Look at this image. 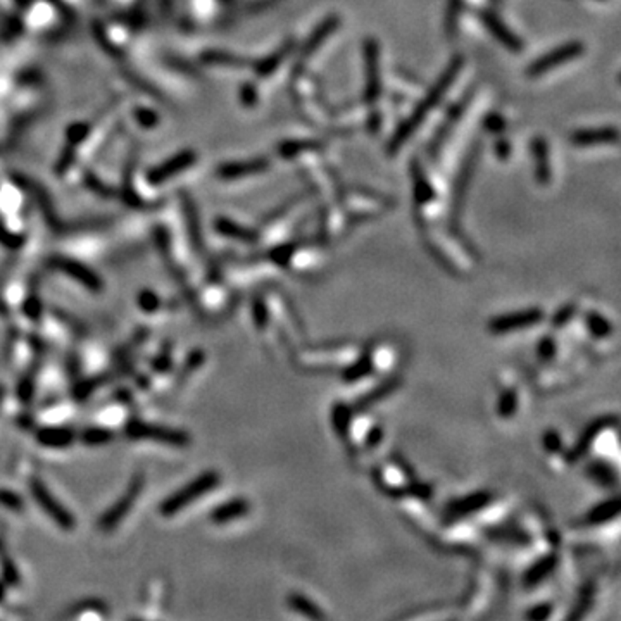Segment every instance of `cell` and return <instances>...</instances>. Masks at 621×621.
<instances>
[{"instance_id":"cell-6","label":"cell","mask_w":621,"mask_h":621,"mask_svg":"<svg viewBox=\"0 0 621 621\" xmlns=\"http://www.w3.org/2000/svg\"><path fill=\"white\" fill-rule=\"evenodd\" d=\"M357 356V350L354 347H333V349H318V350H304L302 352V368L304 370H330L339 368L344 364L352 363Z\"/></svg>"},{"instance_id":"cell-36","label":"cell","mask_w":621,"mask_h":621,"mask_svg":"<svg viewBox=\"0 0 621 621\" xmlns=\"http://www.w3.org/2000/svg\"><path fill=\"white\" fill-rule=\"evenodd\" d=\"M552 614V606L551 604H544V606H535L530 613L527 614L528 618L531 620H544V618H549Z\"/></svg>"},{"instance_id":"cell-3","label":"cell","mask_w":621,"mask_h":621,"mask_svg":"<svg viewBox=\"0 0 621 621\" xmlns=\"http://www.w3.org/2000/svg\"><path fill=\"white\" fill-rule=\"evenodd\" d=\"M373 480L381 492L388 496H404L411 485V473L404 468L401 459L385 461L373 470Z\"/></svg>"},{"instance_id":"cell-7","label":"cell","mask_w":621,"mask_h":621,"mask_svg":"<svg viewBox=\"0 0 621 621\" xmlns=\"http://www.w3.org/2000/svg\"><path fill=\"white\" fill-rule=\"evenodd\" d=\"M583 50H585V47L580 42H569L566 43V45L558 47V49L551 50V52H547L544 57H540V59L534 61V63L528 66L527 74L531 78L542 76V74L549 73V71L561 66V64L571 63V61L578 59L583 54Z\"/></svg>"},{"instance_id":"cell-24","label":"cell","mask_w":621,"mask_h":621,"mask_svg":"<svg viewBox=\"0 0 621 621\" xmlns=\"http://www.w3.org/2000/svg\"><path fill=\"white\" fill-rule=\"evenodd\" d=\"M466 104H468V97L464 98V101H461L459 104L454 105V107L450 109L449 116H447V118H445L443 125L440 126L439 133H436L435 140H433V150L439 149L440 143H442V140H445V136L449 135V131H450V129H452V126L456 125L457 121H459V118H461V116H463V111H464V107H466Z\"/></svg>"},{"instance_id":"cell-11","label":"cell","mask_w":621,"mask_h":621,"mask_svg":"<svg viewBox=\"0 0 621 621\" xmlns=\"http://www.w3.org/2000/svg\"><path fill=\"white\" fill-rule=\"evenodd\" d=\"M399 350L394 344L390 342H377L366 354L364 359L370 364L373 375H388L395 366H397Z\"/></svg>"},{"instance_id":"cell-34","label":"cell","mask_w":621,"mask_h":621,"mask_svg":"<svg viewBox=\"0 0 621 621\" xmlns=\"http://www.w3.org/2000/svg\"><path fill=\"white\" fill-rule=\"evenodd\" d=\"M0 503L4 504V506L11 507V509H21L23 507V501L19 499V496L8 492V490H0Z\"/></svg>"},{"instance_id":"cell-14","label":"cell","mask_w":621,"mask_h":621,"mask_svg":"<svg viewBox=\"0 0 621 621\" xmlns=\"http://www.w3.org/2000/svg\"><path fill=\"white\" fill-rule=\"evenodd\" d=\"M531 154L535 159V171L537 182L540 185H547L551 182V166H549V147L542 136H535L531 142Z\"/></svg>"},{"instance_id":"cell-10","label":"cell","mask_w":621,"mask_h":621,"mask_svg":"<svg viewBox=\"0 0 621 621\" xmlns=\"http://www.w3.org/2000/svg\"><path fill=\"white\" fill-rule=\"evenodd\" d=\"M364 59H366V92L364 97L370 104L380 97V50L377 40H366L364 43Z\"/></svg>"},{"instance_id":"cell-33","label":"cell","mask_w":621,"mask_h":621,"mask_svg":"<svg viewBox=\"0 0 621 621\" xmlns=\"http://www.w3.org/2000/svg\"><path fill=\"white\" fill-rule=\"evenodd\" d=\"M138 302H140L138 306L142 307L143 310H147V313H150V310H156V309H158V306H159L158 297L154 295V293H150V292H142V293H140Z\"/></svg>"},{"instance_id":"cell-15","label":"cell","mask_w":621,"mask_h":621,"mask_svg":"<svg viewBox=\"0 0 621 621\" xmlns=\"http://www.w3.org/2000/svg\"><path fill=\"white\" fill-rule=\"evenodd\" d=\"M492 501L490 494L487 492H480V494H473V496L466 497V499H461V501H454V503L449 504V514L450 516L457 518V516H468L470 513H476L478 514L480 509L487 506V504Z\"/></svg>"},{"instance_id":"cell-26","label":"cell","mask_w":621,"mask_h":621,"mask_svg":"<svg viewBox=\"0 0 621 621\" xmlns=\"http://www.w3.org/2000/svg\"><path fill=\"white\" fill-rule=\"evenodd\" d=\"M561 349L562 346L559 344V340L556 337H544L540 340L537 347V354L542 361L545 363H554V361L559 359L561 356Z\"/></svg>"},{"instance_id":"cell-18","label":"cell","mask_w":621,"mask_h":621,"mask_svg":"<svg viewBox=\"0 0 621 621\" xmlns=\"http://www.w3.org/2000/svg\"><path fill=\"white\" fill-rule=\"evenodd\" d=\"M443 540L449 542L452 547H473L478 542V534L472 525H456L450 527L443 535Z\"/></svg>"},{"instance_id":"cell-23","label":"cell","mask_w":621,"mask_h":621,"mask_svg":"<svg viewBox=\"0 0 621 621\" xmlns=\"http://www.w3.org/2000/svg\"><path fill=\"white\" fill-rule=\"evenodd\" d=\"M61 268H63L66 273H70V275L73 276V278H76L80 283H83L85 286H88L90 290H94V292H101V288H102L101 282H98L97 276H95L94 273L88 271L87 268H81V266L74 264V262H70V261H64L63 264H61Z\"/></svg>"},{"instance_id":"cell-32","label":"cell","mask_w":621,"mask_h":621,"mask_svg":"<svg viewBox=\"0 0 621 621\" xmlns=\"http://www.w3.org/2000/svg\"><path fill=\"white\" fill-rule=\"evenodd\" d=\"M433 197L435 196H433L432 185H430L428 180H425V176L416 168V199H418V204L432 202Z\"/></svg>"},{"instance_id":"cell-1","label":"cell","mask_w":621,"mask_h":621,"mask_svg":"<svg viewBox=\"0 0 621 621\" xmlns=\"http://www.w3.org/2000/svg\"><path fill=\"white\" fill-rule=\"evenodd\" d=\"M463 63L464 61L461 56L454 57V59L450 61V64L447 66L445 73H443L442 76L439 78V81H436V83L430 88L428 95H426V97L419 102L418 107L414 109V112H412V114L409 116V118L406 119L401 126H399L397 131L394 133L390 143H388V152L390 154L397 152V150L401 149L406 142H408L409 136H411L412 133H414L416 129L421 126V123L425 121L426 116H428L430 112H432L433 109L439 105V102L445 97V94L449 92V88L452 87V83L456 81L457 74H459L461 67H463Z\"/></svg>"},{"instance_id":"cell-37","label":"cell","mask_w":621,"mask_h":621,"mask_svg":"<svg viewBox=\"0 0 621 621\" xmlns=\"http://www.w3.org/2000/svg\"><path fill=\"white\" fill-rule=\"evenodd\" d=\"M496 154L501 159H507V156L511 154V143L506 142V140H497Z\"/></svg>"},{"instance_id":"cell-16","label":"cell","mask_w":621,"mask_h":621,"mask_svg":"<svg viewBox=\"0 0 621 621\" xmlns=\"http://www.w3.org/2000/svg\"><path fill=\"white\" fill-rule=\"evenodd\" d=\"M251 509V504L245 499H233L230 503H224L223 506H218L216 509L211 514V520L218 525L230 523V521L238 520V518L245 516Z\"/></svg>"},{"instance_id":"cell-30","label":"cell","mask_w":621,"mask_h":621,"mask_svg":"<svg viewBox=\"0 0 621 621\" xmlns=\"http://www.w3.org/2000/svg\"><path fill=\"white\" fill-rule=\"evenodd\" d=\"M112 439V433L104 428H88L81 433V442L87 445H104Z\"/></svg>"},{"instance_id":"cell-2","label":"cell","mask_w":621,"mask_h":621,"mask_svg":"<svg viewBox=\"0 0 621 621\" xmlns=\"http://www.w3.org/2000/svg\"><path fill=\"white\" fill-rule=\"evenodd\" d=\"M218 483H220V475H218L216 472L202 473V475L197 476L196 480H192L189 485H185L183 489L176 490L173 496H169L168 499L159 506V513L166 518L175 516L176 513H180L183 507L192 504L193 501L199 499L200 496H204V494L216 489Z\"/></svg>"},{"instance_id":"cell-9","label":"cell","mask_w":621,"mask_h":621,"mask_svg":"<svg viewBox=\"0 0 621 621\" xmlns=\"http://www.w3.org/2000/svg\"><path fill=\"white\" fill-rule=\"evenodd\" d=\"M542 319H544V313L540 309H537V307H531V309L516 310V313H511V315L494 318L489 323V328L496 335H504V333L516 332V330L521 328H530V326L540 323Z\"/></svg>"},{"instance_id":"cell-28","label":"cell","mask_w":621,"mask_h":621,"mask_svg":"<svg viewBox=\"0 0 621 621\" xmlns=\"http://www.w3.org/2000/svg\"><path fill=\"white\" fill-rule=\"evenodd\" d=\"M556 562H558V559H556V556H552V554L542 559V561L538 562V565L530 571V575H528V582H530L531 585H537L538 582H542L544 576H547L549 573H552Z\"/></svg>"},{"instance_id":"cell-31","label":"cell","mask_w":621,"mask_h":621,"mask_svg":"<svg viewBox=\"0 0 621 621\" xmlns=\"http://www.w3.org/2000/svg\"><path fill=\"white\" fill-rule=\"evenodd\" d=\"M461 4H463V0H449V4H447L445 30H447V35L449 36L456 35L457 19H459V12H461Z\"/></svg>"},{"instance_id":"cell-8","label":"cell","mask_w":621,"mask_h":621,"mask_svg":"<svg viewBox=\"0 0 621 621\" xmlns=\"http://www.w3.org/2000/svg\"><path fill=\"white\" fill-rule=\"evenodd\" d=\"M32 494L33 499L36 501L40 507L45 511V514L49 518H52L57 525H59L63 530H73L74 528V518L71 516L70 511L49 492L43 482L40 480H33L32 482Z\"/></svg>"},{"instance_id":"cell-20","label":"cell","mask_w":621,"mask_h":621,"mask_svg":"<svg viewBox=\"0 0 621 621\" xmlns=\"http://www.w3.org/2000/svg\"><path fill=\"white\" fill-rule=\"evenodd\" d=\"M520 409V394L514 385H507L506 390L501 394L499 402H497V414L504 419H511L516 416Z\"/></svg>"},{"instance_id":"cell-21","label":"cell","mask_w":621,"mask_h":621,"mask_svg":"<svg viewBox=\"0 0 621 621\" xmlns=\"http://www.w3.org/2000/svg\"><path fill=\"white\" fill-rule=\"evenodd\" d=\"M476 156H478V154L473 152V154H472V158H470V162H466V165H464V168H463V171H461L459 180H457V183H456V190H454L452 213H456V211H459V209H461V202H463L464 193H466V190H468L470 180H472L473 171H475Z\"/></svg>"},{"instance_id":"cell-13","label":"cell","mask_w":621,"mask_h":621,"mask_svg":"<svg viewBox=\"0 0 621 621\" xmlns=\"http://www.w3.org/2000/svg\"><path fill=\"white\" fill-rule=\"evenodd\" d=\"M571 143L576 147L604 145V143L618 142L616 128H597V129H578L571 135Z\"/></svg>"},{"instance_id":"cell-5","label":"cell","mask_w":621,"mask_h":621,"mask_svg":"<svg viewBox=\"0 0 621 621\" xmlns=\"http://www.w3.org/2000/svg\"><path fill=\"white\" fill-rule=\"evenodd\" d=\"M143 483H145L143 475L142 473H138V475H136L135 478L129 482L128 489H126V492L119 497L118 503H116L112 507H109V509L102 514L101 520H98V528H101L102 531L114 530V528L121 523L123 518L129 513V509L133 507V504L136 503V499H138L140 494H142Z\"/></svg>"},{"instance_id":"cell-29","label":"cell","mask_w":621,"mask_h":621,"mask_svg":"<svg viewBox=\"0 0 621 621\" xmlns=\"http://www.w3.org/2000/svg\"><path fill=\"white\" fill-rule=\"evenodd\" d=\"M288 602L292 604V609L299 611L300 614H304V616H307V618H323L325 616V614H323L322 611L315 606V604H310L309 600L302 596H290Z\"/></svg>"},{"instance_id":"cell-22","label":"cell","mask_w":621,"mask_h":621,"mask_svg":"<svg viewBox=\"0 0 621 621\" xmlns=\"http://www.w3.org/2000/svg\"><path fill=\"white\" fill-rule=\"evenodd\" d=\"M73 439L74 433L70 428H45L39 433V442L49 447H67Z\"/></svg>"},{"instance_id":"cell-39","label":"cell","mask_w":621,"mask_h":621,"mask_svg":"<svg viewBox=\"0 0 621 621\" xmlns=\"http://www.w3.org/2000/svg\"><path fill=\"white\" fill-rule=\"evenodd\" d=\"M2 600H4V587L0 585V602H2Z\"/></svg>"},{"instance_id":"cell-25","label":"cell","mask_w":621,"mask_h":621,"mask_svg":"<svg viewBox=\"0 0 621 621\" xmlns=\"http://www.w3.org/2000/svg\"><path fill=\"white\" fill-rule=\"evenodd\" d=\"M587 473L592 476V480H596V482H599L600 485L604 487H609L616 483V475H614V472H611L609 464L604 459L590 463L589 466H587Z\"/></svg>"},{"instance_id":"cell-19","label":"cell","mask_w":621,"mask_h":621,"mask_svg":"<svg viewBox=\"0 0 621 621\" xmlns=\"http://www.w3.org/2000/svg\"><path fill=\"white\" fill-rule=\"evenodd\" d=\"M618 511H620V503H618V499L606 501V503L599 504V506L593 507V509L587 514V525H589V527L606 525L607 521L616 520Z\"/></svg>"},{"instance_id":"cell-4","label":"cell","mask_w":621,"mask_h":621,"mask_svg":"<svg viewBox=\"0 0 621 621\" xmlns=\"http://www.w3.org/2000/svg\"><path fill=\"white\" fill-rule=\"evenodd\" d=\"M126 435L133 440H156L173 447H185L190 443V436L182 430L165 428V426L149 425V423L135 421L126 426Z\"/></svg>"},{"instance_id":"cell-12","label":"cell","mask_w":621,"mask_h":621,"mask_svg":"<svg viewBox=\"0 0 621 621\" xmlns=\"http://www.w3.org/2000/svg\"><path fill=\"white\" fill-rule=\"evenodd\" d=\"M478 16L480 21L487 26V30H489V32L492 33L506 49L513 50V52H521V50H523V42H521L520 36L514 35V33L511 32L496 14H494V12L482 11Z\"/></svg>"},{"instance_id":"cell-27","label":"cell","mask_w":621,"mask_h":621,"mask_svg":"<svg viewBox=\"0 0 621 621\" xmlns=\"http://www.w3.org/2000/svg\"><path fill=\"white\" fill-rule=\"evenodd\" d=\"M322 143L315 142V140H300V142H285L280 147V152L285 156V158H295L302 152H310V150H319L322 149Z\"/></svg>"},{"instance_id":"cell-17","label":"cell","mask_w":621,"mask_h":621,"mask_svg":"<svg viewBox=\"0 0 621 621\" xmlns=\"http://www.w3.org/2000/svg\"><path fill=\"white\" fill-rule=\"evenodd\" d=\"M337 26H339V18H337V16H330L328 19H325V23H323V25L319 26L318 30H315V33H313V35L309 36L307 43H306V45H304V50H302V56H300V61L309 59V57L316 52V49H318V47H322V43L325 42V40L328 39V36L332 35L333 32H335Z\"/></svg>"},{"instance_id":"cell-38","label":"cell","mask_w":621,"mask_h":621,"mask_svg":"<svg viewBox=\"0 0 621 621\" xmlns=\"http://www.w3.org/2000/svg\"><path fill=\"white\" fill-rule=\"evenodd\" d=\"M4 395H6V388L0 385V406H2V401H4Z\"/></svg>"},{"instance_id":"cell-35","label":"cell","mask_w":621,"mask_h":621,"mask_svg":"<svg viewBox=\"0 0 621 621\" xmlns=\"http://www.w3.org/2000/svg\"><path fill=\"white\" fill-rule=\"evenodd\" d=\"M485 128L492 133H501L506 128V123H504V119L499 114H490L485 119Z\"/></svg>"}]
</instances>
